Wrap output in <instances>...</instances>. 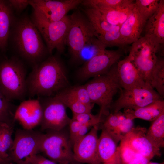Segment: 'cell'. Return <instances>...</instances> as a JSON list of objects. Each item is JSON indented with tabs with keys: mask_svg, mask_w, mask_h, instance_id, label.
Listing matches in <instances>:
<instances>
[{
	"mask_svg": "<svg viewBox=\"0 0 164 164\" xmlns=\"http://www.w3.org/2000/svg\"><path fill=\"white\" fill-rule=\"evenodd\" d=\"M145 36L154 39L159 45L164 43V0H160L157 11L146 21Z\"/></svg>",
	"mask_w": 164,
	"mask_h": 164,
	"instance_id": "21",
	"label": "cell"
},
{
	"mask_svg": "<svg viewBox=\"0 0 164 164\" xmlns=\"http://www.w3.org/2000/svg\"><path fill=\"white\" fill-rule=\"evenodd\" d=\"M123 113L126 117L132 120L138 118L152 121L164 113V101L161 98L136 109H125Z\"/></svg>",
	"mask_w": 164,
	"mask_h": 164,
	"instance_id": "22",
	"label": "cell"
},
{
	"mask_svg": "<svg viewBox=\"0 0 164 164\" xmlns=\"http://www.w3.org/2000/svg\"><path fill=\"white\" fill-rule=\"evenodd\" d=\"M88 91L92 103L100 108L99 117L110 113L113 97L121 88L118 75L117 64L114 65L105 73L95 77L84 85Z\"/></svg>",
	"mask_w": 164,
	"mask_h": 164,
	"instance_id": "4",
	"label": "cell"
},
{
	"mask_svg": "<svg viewBox=\"0 0 164 164\" xmlns=\"http://www.w3.org/2000/svg\"><path fill=\"white\" fill-rule=\"evenodd\" d=\"M9 46L16 53L15 56L32 67L50 55L40 33L26 14L16 16L10 31L8 48Z\"/></svg>",
	"mask_w": 164,
	"mask_h": 164,
	"instance_id": "1",
	"label": "cell"
},
{
	"mask_svg": "<svg viewBox=\"0 0 164 164\" xmlns=\"http://www.w3.org/2000/svg\"><path fill=\"white\" fill-rule=\"evenodd\" d=\"M70 164V163H67V164Z\"/></svg>",
	"mask_w": 164,
	"mask_h": 164,
	"instance_id": "44",
	"label": "cell"
},
{
	"mask_svg": "<svg viewBox=\"0 0 164 164\" xmlns=\"http://www.w3.org/2000/svg\"><path fill=\"white\" fill-rule=\"evenodd\" d=\"M69 124L70 127V141L71 143L73 144L75 138L82 124L72 119H71Z\"/></svg>",
	"mask_w": 164,
	"mask_h": 164,
	"instance_id": "39",
	"label": "cell"
},
{
	"mask_svg": "<svg viewBox=\"0 0 164 164\" xmlns=\"http://www.w3.org/2000/svg\"><path fill=\"white\" fill-rule=\"evenodd\" d=\"M120 111L109 113L104 121L102 129L108 133L118 143L121 139L118 132Z\"/></svg>",
	"mask_w": 164,
	"mask_h": 164,
	"instance_id": "30",
	"label": "cell"
},
{
	"mask_svg": "<svg viewBox=\"0 0 164 164\" xmlns=\"http://www.w3.org/2000/svg\"><path fill=\"white\" fill-rule=\"evenodd\" d=\"M106 48L97 36H94L85 43L79 52L76 60L84 63L102 52Z\"/></svg>",
	"mask_w": 164,
	"mask_h": 164,
	"instance_id": "26",
	"label": "cell"
},
{
	"mask_svg": "<svg viewBox=\"0 0 164 164\" xmlns=\"http://www.w3.org/2000/svg\"><path fill=\"white\" fill-rule=\"evenodd\" d=\"M58 92L84 104L89 105L94 104L91 102L88 91L85 85L69 86Z\"/></svg>",
	"mask_w": 164,
	"mask_h": 164,
	"instance_id": "29",
	"label": "cell"
},
{
	"mask_svg": "<svg viewBox=\"0 0 164 164\" xmlns=\"http://www.w3.org/2000/svg\"><path fill=\"white\" fill-rule=\"evenodd\" d=\"M44 99L38 97L42 106L43 115L40 123L42 130L61 131L69 124L71 119L66 112V107L55 94Z\"/></svg>",
	"mask_w": 164,
	"mask_h": 164,
	"instance_id": "11",
	"label": "cell"
},
{
	"mask_svg": "<svg viewBox=\"0 0 164 164\" xmlns=\"http://www.w3.org/2000/svg\"><path fill=\"white\" fill-rule=\"evenodd\" d=\"M149 84L162 97L164 96V60L158 57L150 74Z\"/></svg>",
	"mask_w": 164,
	"mask_h": 164,
	"instance_id": "28",
	"label": "cell"
},
{
	"mask_svg": "<svg viewBox=\"0 0 164 164\" xmlns=\"http://www.w3.org/2000/svg\"><path fill=\"white\" fill-rule=\"evenodd\" d=\"M114 139L102 129L98 138L97 151L102 164H120L119 146Z\"/></svg>",
	"mask_w": 164,
	"mask_h": 164,
	"instance_id": "19",
	"label": "cell"
},
{
	"mask_svg": "<svg viewBox=\"0 0 164 164\" xmlns=\"http://www.w3.org/2000/svg\"><path fill=\"white\" fill-rule=\"evenodd\" d=\"M120 90L119 97L112 106L113 112L122 109H136L161 98L151 85L146 83L129 89L121 88Z\"/></svg>",
	"mask_w": 164,
	"mask_h": 164,
	"instance_id": "9",
	"label": "cell"
},
{
	"mask_svg": "<svg viewBox=\"0 0 164 164\" xmlns=\"http://www.w3.org/2000/svg\"><path fill=\"white\" fill-rule=\"evenodd\" d=\"M119 83L121 88L128 89L146 83L128 55L117 64Z\"/></svg>",
	"mask_w": 164,
	"mask_h": 164,
	"instance_id": "17",
	"label": "cell"
},
{
	"mask_svg": "<svg viewBox=\"0 0 164 164\" xmlns=\"http://www.w3.org/2000/svg\"><path fill=\"white\" fill-rule=\"evenodd\" d=\"M72 119L75 120L82 124H90L94 126L103 121L102 118L98 115H94L91 112H86L79 114H73Z\"/></svg>",
	"mask_w": 164,
	"mask_h": 164,
	"instance_id": "36",
	"label": "cell"
},
{
	"mask_svg": "<svg viewBox=\"0 0 164 164\" xmlns=\"http://www.w3.org/2000/svg\"><path fill=\"white\" fill-rule=\"evenodd\" d=\"M16 17L7 0H0V52L3 55L8 49L9 37Z\"/></svg>",
	"mask_w": 164,
	"mask_h": 164,
	"instance_id": "20",
	"label": "cell"
},
{
	"mask_svg": "<svg viewBox=\"0 0 164 164\" xmlns=\"http://www.w3.org/2000/svg\"><path fill=\"white\" fill-rule=\"evenodd\" d=\"M160 2V0H136L135 4L140 15L146 22L157 11Z\"/></svg>",
	"mask_w": 164,
	"mask_h": 164,
	"instance_id": "33",
	"label": "cell"
},
{
	"mask_svg": "<svg viewBox=\"0 0 164 164\" xmlns=\"http://www.w3.org/2000/svg\"><path fill=\"white\" fill-rule=\"evenodd\" d=\"M82 0H29L33 10L40 13L49 20L59 21L70 10L81 4Z\"/></svg>",
	"mask_w": 164,
	"mask_h": 164,
	"instance_id": "14",
	"label": "cell"
},
{
	"mask_svg": "<svg viewBox=\"0 0 164 164\" xmlns=\"http://www.w3.org/2000/svg\"><path fill=\"white\" fill-rule=\"evenodd\" d=\"M43 110L39 99L29 98L21 102L15 111L14 119L18 121L24 129H32L40 124Z\"/></svg>",
	"mask_w": 164,
	"mask_h": 164,
	"instance_id": "16",
	"label": "cell"
},
{
	"mask_svg": "<svg viewBox=\"0 0 164 164\" xmlns=\"http://www.w3.org/2000/svg\"><path fill=\"white\" fill-rule=\"evenodd\" d=\"M32 68L26 79L29 98L50 97L70 86L64 67L56 56L50 55Z\"/></svg>",
	"mask_w": 164,
	"mask_h": 164,
	"instance_id": "2",
	"label": "cell"
},
{
	"mask_svg": "<svg viewBox=\"0 0 164 164\" xmlns=\"http://www.w3.org/2000/svg\"><path fill=\"white\" fill-rule=\"evenodd\" d=\"M133 120L127 118L123 113L120 112L118 132L121 139L134 127Z\"/></svg>",
	"mask_w": 164,
	"mask_h": 164,
	"instance_id": "37",
	"label": "cell"
},
{
	"mask_svg": "<svg viewBox=\"0 0 164 164\" xmlns=\"http://www.w3.org/2000/svg\"><path fill=\"white\" fill-rule=\"evenodd\" d=\"M161 45L152 38L144 36L132 44L128 56L145 83L149 84L151 72L158 59Z\"/></svg>",
	"mask_w": 164,
	"mask_h": 164,
	"instance_id": "6",
	"label": "cell"
},
{
	"mask_svg": "<svg viewBox=\"0 0 164 164\" xmlns=\"http://www.w3.org/2000/svg\"><path fill=\"white\" fill-rule=\"evenodd\" d=\"M127 0H85L81 4L87 8L105 9L115 8L124 3Z\"/></svg>",
	"mask_w": 164,
	"mask_h": 164,
	"instance_id": "35",
	"label": "cell"
},
{
	"mask_svg": "<svg viewBox=\"0 0 164 164\" xmlns=\"http://www.w3.org/2000/svg\"><path fill=\"white\" fill-rule=\"evenodd\" d=\"M119 29L106 32L98 35L97 37L106 47L118 46L122 48L126 45L122 39Z\"/></svg>",
	"mask_w": 164,
	"mask_h": 164,
	"instance_id": "34",
	"label": "cell"
},
{
	"mask_svg": "<svg viewBox=\"0 0 164 164\" xmlns=\"http://www.w3.org/2000/svg\"><path fill=\"white\" fill-rule=\"evenodd\" d=\"M135 6L133 0H127L123 4L115 8L97 10L108 23L120 27L127 19Z\"/></svg>",
	"mask_w": 164,
	"mask_h": 164,
	"instance_id": "23",
	"label": "cell"
},
{
	"mask_svg": "<svg viewBox=\"0 0 164 164\" xmlns=\"http://www.w3.org/2000/svg\"><path fill=\"white\" fill-rule=\"evenodd\" d=\"M4 95L0 88V122L14 125V106Z\"/></svg>",
	"mask_w": 164,
	"mask_h": 164,
	"instance_id": "31",
	"label": "cell"
},
{
	"mask_svg": "<svg viewBox=\"0 0 164 164\" xmlns=\"http://www.w3.org/2000/svg\"><path fill=\"white\" fill-rule=\"evenodd\" d=\"M98 125L73 144L74 160L88 164H102L98 157L97 147Z\"/></svg>",
	"mask_w": 164,
	"mask_h": 164,
	"instance_id": "13",
	"label": "cell"
},
{
	"mask_svg": "<svg viewBox=\"0 0 164 164\" xmlns=\"http://www.w3.org/2000/svg\"><path fill=\"white\" fill-rule=\"evenodd\" d=\"M30 164H56L55 162L43 156L36 155L30 160Z\"/></svg>",
	"mask_w": 164,
	"mask_h": 164,
	"instance_id": "40",
	"label": "cell"
},
{
	"mask_svg": "<svg viewBox=\"0 0 164 164\" xmlns=\"http://www.w3.org/2000/svg\"><path fill=\"white\" fill-rule=\"evenodd\" d=\"M15 15L18 16L29 5V0H7Z\"/></svg>",
	"mask_w": 164,
	"mask_h": 164,
	"instance_id": "38",
	"label": "cell"
},
{
	"mask_svg": "<svg viewBox=\"0 0 164 164\" xmlns=\"http://www.w3.org/2000/svg\"><path fill=\"white\" fill-rule=\"evenodd\" d=\"M122 55L121 50L105 49L84 63L79 70L77 77L82 80L104 74L119 60Z\"/></svg>",
	"mask_w": 164,
	"mask_h": 164,
	"instance_id": "12",
	"label": "cell"
},
{
	"mask_svg": "<svg viewBox=\"0 0 164 164\" xmlns=\"http://www.w3.org/2000/svg\"><path fill=\"white\" fill-rule=\"evenodd\" d=\"M13 127L7 123L0 122V164L11 162L9 154L13 143Z\"/></svg>",
	"mask_w": 164,
	"mask_h": 164,
	"instance_id": "24",
	"label": "cell"
},
{
	"mask_svg": "<svg viewBox=\"0 0 164 164\" xmlns=\"http://www.w3.org/2000/svg\"><path fill=\"white\" fill-rule=\"evenodd\" d=\"M51 131L43 134L40 152H44L50 160L60 164L70 163L74 160L70 141L60 131Z\"/></svg>",
	"mask_w": 164,
	"mask_h": 164,
	"instance_id": "10",
	"label": "cell"
},
{
	"mask_svg": "<svg viewBox=\"0 0 164 164\" xmlns=\"http://www.w3.org/2000/svg\"><path fill=\"white\" fill-rule=\"evenodd\" d=\"M151 159L138 154L136 156L127 164H147Z\"/></svg>",
	"mask_w": 164,
	"mask_h": 164,
	"instance_id": "41",
	"label": "cell"
},
{
	"mask_svg": "<svg viewBox=\"0 0 164 164\" xmlns=\"http://www.w3.org/2000/svg\"><path fill=\"white\" fill-rule=\"evenodd\" d=\"M84 12L97 36L106 32L120 29V27L108 23L101 13L95 8H87Z\"/></svg>",
	"mask_w": 164,
	"mask_h": 164,
	"instance_id": "25",
	"label": "cell"
},
{
	"mask_svg": "<svg viewBox=\"0 0 164 164\" xmlns=\"http://www.w3.org/2000/svg\"><path fill=\"white\" fill-rule=\"evenodd\" d=\"M147 164H164V162L161 163H158L155 162H149Z\"/></svg>",
	"mask_w": 164,
	"mask_h": 164,
	"instance_id": "42",
	"label": "cell"
},
{
	"mask_svg": "<svg viewBox=\"0 0 164 164\" xmlns=\"http://www.w3.org/2000/svg\"><path fill=\"white\" fill-rule=\"evenodd\" d=\"M146 135L152 144L160 149L164 147V113L152 121Z\"/></svg>",
	"mask_w": 164,
	"mask_h": 164,
	"instance_id": "27",
	"label": "cell"
},
{
	"mask_svg": "<svg viewBox=\"0 0 164 164\" xmlns=\"http://www.w3.org/2000/svg\"><path fill=\"white\" fill-rule=\"evenodd\" d=\"M55 95L66 107L69 108L71 110L73 114L91 112L94 104L89 105L84 104L74 99L63 95L59 92Z\"/></svg>",
	"mask_w": 164,
	"mask_h": 164,
	"instance_id": "32",
	"label": "cell"
},
{
	"mask_svg": "<svg viewBox=\"0 0 164 164\" xmlns=\"http://www.w3.org/2000/svg\"><path fill=\"white\" fill-rule=\"evenodd\" d=\"M3 57H4L2 55V53L0 52V61L3 58Z\"/></svg>",
	"mask_w": 164,
	"mask_h": 164,
	"instance_id": "43",
	"label": "cell"
},
{
	"mask_svg": "<svg viewBox=\"0 0 164 164\" xmlns=\"http://www.w3.org/2000/svg\"><path fill=\"white\" fill-rule=\"evenodd\" d=\"M146 22L135 5L132 12L120 27L121 35L126 45L133 43L140 38Z\"/></svg>",
	"mask_w": 164,
	"mask_h": 164,
	"instance_id": "18",
	"label": "cell"
},
{
	"mask_svg": "<svg viewBox=\"0 0 164 164\" xmlns=\"http://www.w3.org/2000/svg\"><path fill=\"white\" fill-rule=\"evenodd\" d=\"M43 134L33 129L17 130L9 152L10 161L16 164H30V159L40 152Z\"/></svg>",
	"mask_w": 164,
	"mask_h": 164,
	"instance_id": "7",
	"label": "cell"
},
{
	"mask_svg": "<svg viewBox=\"0 0 164 164\" xmlns=\"http://www.w3.org/2000/svg\"><path fill=\"white\" fill-rule=\"evenodd\" d=\"M147 129L139 126L134 127L120 142L137 153L151 159L155 156H160L161 153L160 149L154 145L147 137Z\"/></svg>",
	"mask_w": 164,
	"mask_h": 164,
	"instance_id": "15",
	"label": "cell"
},
{
	"mask_svg": "<svg viewBox=\"0 0 164 164\" xmlns=\"http://www.w3.org/2000/svg\"><path fill=\"white\" fill-rule=\"evenodd\" d=\"M30 18L45 42L49 54L54 49L60 53L63 52L70 24V16L66 15L58 21H52L33 10Z\"/></svg>",
	"mask_w": 164,
	"mask_h": 164,
	"instance_id": "5",
	"label": "cell"
},
{
	"mask_svg": "<svg viewBox=\"0 0 164 164\" xmlns=\"http://www.w3.org/2000/svg\"><path fill=\"white\" fill-rule=\"evenodd\" d=\"M70 24L65 44L73 58L76 60L78 54L87 41L97 35L86 16L77 11L70 15Z\"/></svg>",
	"mask_w": 164,
	"mask_h": 164,
	"instance_id": "8",
	"label": "cell"
},
{
	"mask_svg": "<svg viewBox=\"0 0 164 164\" xmlns=\"http://www.w3.org/2000/svg\"><path fill=\"white\" fill-rule=\"evenodd\" d=\"M26 63L15 56L0 61V88L7 98L22 101L27 95Z\"/></svg>",
	"mask_w": 164,
	"mask_h": 164,
	"instance_id": "3",
	"label": "cell"
}]
</instances>
